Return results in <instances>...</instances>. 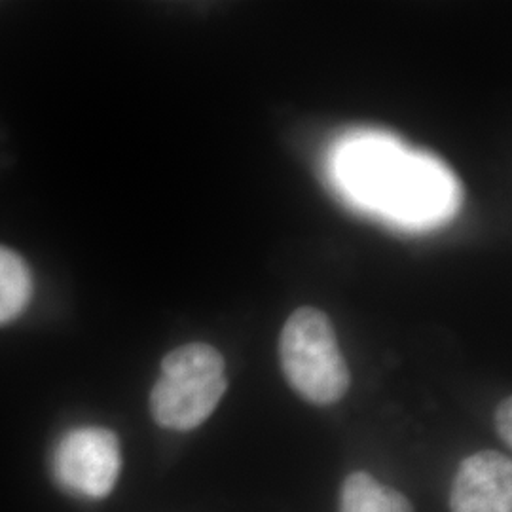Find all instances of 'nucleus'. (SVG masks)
I'll return each instance as SVG.
<instances>
[{
    "label": "nucleus",
    "instance_id": "obj_2",
    "mask_svg": "<svg viewBox=\"0 0 512 512\" xmlns=\"http://www.w3.org/2000/svg\"><path fill=\"white\" fill-rule=\"evenodd\" d=\"M279 361L294 391L313 404L338 403L351 385L349 366L327 313L293 311L279 336Z\"/></svg>",
    "mask_w": 512,
    "mask_h": 512
},
{
    "label": "nucleus",
    "instance_id": "obj_1",
    "mask_svg": "<svg viewBox=\"0 0 512 512\" xmlns=\"http://www.w3.org/2000/svg\"><path fill=\"white\" fill-rule=\"evenodd\" d=\"M226 389V361L219 349L203 342L184 344L162 361L150 393L152 418L165 429H196L217 410Z\"/></svg>",
    "mask_w": 512,
    "mask_h": 512
},
{
    "label": "nucleus",
    "instance_id": "obj_5",
    "mask_svg": "<svg viewBox=\"0 0 512 512\" xmlns=\"http://www.w3.org/2000/svg\"><path fill=\"white\" fill-rule=\"evenodd\" d=\"M452 512H512L511 459L494 450L459 465L450 492Z\"/></svg>",
    "mask_w": 512,
    "mask_h": 512
},
{
    "label": "nucleus",
    "instance_id": "obj_8",
    "mask_svg": "<svg viewBox=\"0 0 512 512\" xmlns=\"http://www.w3.org/2000/svg\"><path fill=\"white\" fill-rule=\"evenodd\" d=\"M512 401L511 397H507L505 401H501V404L497 406V412H495V425H497V431H499V437L501 440L511 448L512 446Z\"/></svg>",
    "mask_w": 512,
    "mask_h": 512
},
{
    "label": "nucleus",
    "instance_id": "obj_7",
    "mask_svg": "<svg viewBox=\"0 0 512 512\" xmlns=\"http://www.w3.org/2000/svg\"><path fill=\"white\" fill-rule=\"evenodd\" d=\"M33 291L27 264L14 251L0 247V325L25 310Z\"/></svg>",
    "mask_w": 512,
    "mask_h": 512
},
{
    "label": "nucleus",
    "instance_id": "obj_3",
    "mask_svg": "<svg viewBox=\"0 0 512 512\" xmlns=\"http://www.w3.org/2000/svg\"><path fill=\"white\" fill-rule=\"evenodd\" d=\"M348 169V177L359 194L406 217L429 215L439 209L442 181L429 165L372 147L361 148Z\"/></svg>",
    "mask_w": 512,
    "mask_h": 512
},
{
    "label": "nucleus",
    "instance_id": "obj_6",
    "mask_svg": "<svg viewBox=\"0 0 512 512\" xmlns=\"http://www.w3.org/2000/svg\"><path fill=\"white\" fill-rule=\"evenodd\" d=\"M340 512H414L404 494L380 484L365 471H357L344 480Z\"/></svg>",
    "mask_w": 512,
    "mask_h": 512
},
{
    "label": "nucleus",
    "instance_id": "obj_4",
    "mask_svg": "<svg viewBox=\"0 0 512 512\" xmlns=\"http://www.w3.org/2000/svg\"><path fill=\"white\" fill-rule=\"evenodd\" d=\"M120 471V440L105 427L74 429L61 439L55 450V478L71 494L90 499L107 497Z\"/></svg>",
    "mask_w": 512,
    "mask_h": 512
}]
</instances>
